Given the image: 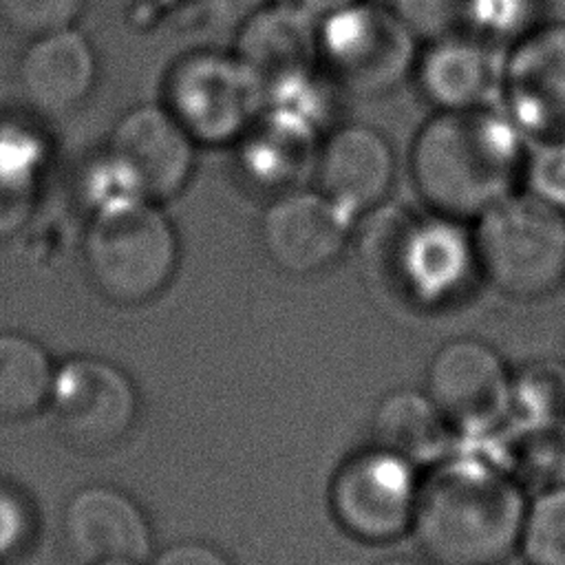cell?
<instances>
[{"label": "cell", "mask_w": 565, "mask_h": 565, "mask_svg": "<svg viewBox=\"0 0 565 565\" xmlns=\"http://www.w3.org/2000/svg\"><path fill=\"white\" fill-rule=\"evenodd\" d=\"M525 139L505 110H435L411 141L413 185L430 212L477 218L523 183Z\"/></svg>", "instance_id": "6da1fadb"}, {"label": "cell", "mask_w": 565, "mask_h": 565, "mask_svg": "<svg viewBox=\"0 0 565 565\" xmlns=\"http://www.w3.org/2000/svg\"><path fill=\"white\" fill-rule=\"evenodd\" d=\"M525 508L501 461L446 455L419 481L411 530L433 565H499L519 550Z\"/></svg>", "instance_id": "7a4b0ae2"}, {"label": "cell", "mask_w": 565, "mask_h": 565, "mask_svg": "<svg viewBox=\"0 0 565 565\" xmlns=\"http://www.w3.org/2000/svg\"><path fill=\"white\" fill-rule=\"evenodd\" d=\"M360 218L364 260L382 285L413 305H446L479 267L472 232L457 218L437 212L417 216L386 203Z\"/></svg>", "instance_id": "3957f363"}, {"label": "cell", "mask_w": 565, "mask_h": 565, "mask_svg": "<svg viewBox=\"0 0 565 565\" xmlns=\"http://www.w3.org/2000/svg\"><path fill=\"white\" fill-rule=\"evenodd\" d=\"M179 238L159 203L126 199L93 212L84 265L95 289L117 305H141L174 276Z\"/></svg>", "instance_id": "277c9868"}, {"label": "cell", "mask_w": 565, "mask_h": 565, "mask_svg": "<svg viewBox=\"0 0 565 565\" xmlns=\"http://www.w3.org/2000/svg\"><path fill=\"white\" fill-rule=\"evenodd\" d=\"M472 238L479 269L514 300L545 298L565 282V212L527 190L477 216Z\"/></svg>", "instance_id": "5b68a950"}, {"label": "cell", "mask_w": 565, "mask_h": 565, "mask_svg": "<svg viewBox=\"0 0 565 565\" xmlns=\"http://www.w3.org/2000/svg\"><path fill=\"white\" fill-rule=\"evenodd\" d=\"M417 53V38L391 4L358 0L318 18L320 68L344 93L393 90L413 75Z\"/></svg>", "instance_id": "8992f818"}, {"label": "cell", "mask_w": 565, "mask_h": 565, "mask_svg": "<svg viewBox=\"0 0 565 565\" xmlns=\"http://www.w3.org/2000/svg\"><path fill=\"white\" fill-rule=\"evenodd\" d=\"M161 104L196 146H234L265 106L260 84L234 51L201 46L166 71Z\"/></svg>", "instance_id": "52a82bcc"}, {"label": "cell", "mask_w": 565, "mask_h": 565, "mask_svg": "<svg viewBox=\"0 0 565 565\" xmlns=\"http://www.w3.org/2000/svg\"><path fill=\"white\" fill-rule=\"evenodd\" d=\"M419 479L406 459L371 446L349 455L329 483L338 525L358 541L386 543L413 527Z\"/></svg>", "instance_id": "ba28073f"}, {"label": "cell", "mask_w": 565, "mask_h": 565, "mask_svg": "<svg viewBox=\"0 0 565 565\" xmlns=\"http://www.w3.org/2000/svg\"><path fill=\"white\" fill-rule=\"evenodd\" d=\"M49 404L60 433L79 450L102 452L117 446L135 426L139 397L117 364L75 355L53 371Z\"/></svg>", "instance_id": "9c48e42d"}, {"label": "cell", "mask_w": 565, "mask_h": 565, "mask_svg": "<svg viewBox=\"0 0 565 565\" xmlns=\"http://www.w3.org/2000/svg\"><path fill=\"white\" fill-rule=\"evenodd\" d=\"M426 393L452 428L488 435L510 417L512 375L490 344L457 338L430 358Z\"/></svg>", "instance_id": "30bf717a"}, {"label": "cell", "mask_w": 565, "mask_h": 565, "mask_svg": "<svg viewBox=\"0 0 565 565\" xmlns=\"http://www.w3.org/2000/svg\"><path fill=\"white\" fill-rule=\"evenodd\" d=\"M355 216L318 188H291L267 203L258 225L265 256L289 276H313L331 267L355 232Z\"/></svg>", "instance_id": "8fae6325"}, {"label": "cell", "mask_w": 565, "mask_h": 565, "mask_svg": "<svg viewBox=\"0 0 565 565\" xmlns=\"http://www.w3.org/2000/svg\"><path fill=\"white\" fill-rule=\"evenodd\" d=\"M499 97L527 139L565 137V22L536 24L510 44Z\"/></svg>", "instance_id": "7c38bea8"}, {"label": "cell", "mask_w": 565, "mask_h": 565, "mask_svg": "<svg viewBox=\"0 0 565 565\" xmlns=\"http://www.w3.org/2000/svg\"><path fill=\"white\" fill-rule=\"evenodd\" d=\"M236 57L260 84L265 104L285 97L322 73L318 18L294 2H265L236 31Z\"/></svg>", "instance_id": "4fadbf2b"}, {"label": "cell", "mask_w": 565, "mask_h": 565, "mask_svg": "<svg viewBox=\"0 0 565 565\" xmlns=\"http://www.w3.org/2000/svg\"><path fill=\"white\" fill-rule=\"evenodd\" d=\"M196 148V141L161 102L126 110L108 139V154L137 192L154 203L185 190L194 174Z\"/></svg>", "instance_id": "5bb4252c"}, {"label": "cell", "mask_w": 565, "mask_h": 565, "mask_svg": "<svg viewBox=\"0 0 565 565\" xmlns=\"http://www.w3.org/2000/svg\"><path fill=\"white\" fill-rule=\"evenodd\" d=\"M397 174L388 137L369 124H340L324 132L316 159V188L360 218L386 203Z\"/></svg>", "instance_id": "9a60e30c"}, {"label": "cell", "mask_w": 565, "mask_h": 565, "mask_svg": "<svg viewBox=\"0 0 565 565\" xmlns=\"http://www.w3.org/2000/svg\"><path fill=\"white\" fill-rule=\"evenodd\" d=\"M64 541L84 565L146 563L152 545L150 523L139 503L113 486L79 488L66 503Z\"/></svg>", "instance_id": "2e32d148"}, {"label": "cell", "mask_w": 565, "mask_h": 565, "mask_svg": "<svg viewBox=\"0 0 565 565\" xmlns=\"http://www.w3.org/2000/svg\"><path fill=\"white\" fill-rule=\"evenodd\" d=\"M503 53L472 33L430 40L417 53L411 77L435 110L483 108L501 93Z\"/></svg>", "instance_id": "e0dca14e"}, {"label": "cell", "mask_w": 565, "mask_h": 565, "mask_svg": "<svg viewBox=\"0 0 565 565\" xmlns=\"http://www.w3.org/2000/svg\"><path fill=\"white\" fill-rule=\"evenodd\" d=\"M322 137L313 119L280 106H263L234 143L238 168L256 188L280 194L298 188L305 172L316 170Z\"/></svg>", "instance_id": "ac0fdd59"}, {"label": "cell", "mask_w": 565, "mask_h": 565, "mask_svg": "<svg viewBox=\"0 0 565 565\" xmlns=\"http://www.w3.org/2000/svg\"><path fill=\"white\" fill-rule=\"evenodd\" d=\"M97 62L88 38L66 26L33 38L20 60V86L29 104L62 115L79 106L95 84Z\"/></svg>", "instance_id": "d6986e66"}, {"label": "cell", "mask_w": 565, "mask_h": 565, "mask_svg": "<svg viewBox=\"0 0 565 565\" xmlns=\"http://www.w3.org/2000/svg\"><path fill=\"white\" fill-rule=\"evenodd\" d=\"M450 424L428 393L395 388L386 393L373 413V446L384 448L408 463L433 466L448 455Z\"/></svg>", "instance_id": "ffe728a7"}, {"label": "cell", "mask_w": 565, "mask_h": 565, "mask_svg": "<svg viewBox=\"0 0 565 565\" xmlns=\"http://www.w3.org/2000/svg\"><path fill=\"white\" fill-rule=\"evenodd\" d=\"M501 466L519 481L547 490L565 483V413L514 419L503 435Z\"/></svg>", "instance_id": "44dd1931"}, {"label": "cell", "mask_w": 565, "mask_h": 565, "mask_svg": "<svg viewBox=\"0 0 565 565\" xmlns=\"http://www.w3.org/2000/svg\"><path fill=\"white\" fill-rule=\"evenodd\" d=\"M53 366L33 338L0 333V422L31 417L49 404Z\"/></svg>", "instance_id": "7402d4cb"}, {"label": "cell", "mask_w": 565, "mask_h": 565, "mask_svg": "<svg viewBox=\"0 0 565 565\" xmlns=\"http://www.w3.org/2000/svg\"><path fill=\"white\" fill-rule=\"evenodd\" d=\"M40 143L20 130L0 132V227L15 223L26 210L40 174Z\"/></svg>", "instance_id": "603a6c76"}, {"label": "cell", "mask_w": 565, "mask_h": 565, "mask_svg": "<svg viewBox=\"0 0 565 565\" xmlns=\"http://www.w3.org/2000/svg\"><path fill=\"white\" fill-rule=\"evenodd\" d=\"M519 552L527 565H565V483L541 490L525 508Z\"/></svg>", "instance_id": "cb8c5ba5"}, {"label": "cell", "mask_w": 565, "mask_h": 565, "mask_svg": "<svg viewBox=\"0 0 565 565\" xmlns=\"http://www.w3.org/2000/svg\"><path fill=\"white\" fill-rule=\"evenodd\" d=\"M479 0H391V9L417 40L475 35Z\"/></svg>", "instance_id": "d4e9b609"}, {"label": "cell", "mask_w": 565, "mask_h": 565, "mask_svg": "<svg viewBox=\"0 0 565 565\" xmlns=\"http://www.w3.org/2000/svg\"><path fill=\"white\" fill-rule=\"evenodd\" d=\"M565 413V386L552 366L534 364L512 377V406L508 419H532Z\"/></svg>", "instance_id": "484cf974"}, {"label": "cell", "mask_w": 565, "mask_h": 565, "mask_svg": "<svg viewBox=\"0 0 565 565\" xmlns=\"http://www.w3.org/2000/svg\"><path fill=\"white\" fill-rule=\"evenodd\" d=\"M523 188L565 212V137L536 139L527 148Z\"/></svg>", "instance_id": "4316f807"}, {"label": "cell", "mask_w": 565, "mask_h": 565, "mask_svg": "<svg viewBox=\"0 0 565 565\" xmlns=\"http://www.w3.org/2000/svg\"><path fill=\"white\" fill-rule=\"evenodd\" d=\"M79 11L82 0H0V20L31 40L73 26Z\"/></svg>", "instance_id": "83f0119b"}, {"label": "cell", "mask_w": 565, "mask_h": 565, "mask_svg": "<svg viewBox=\"0 0 565 565\" xmlns=\"http://www.w3.org/2000/svg\"><path fill=\"white\" fill-rule=\"evenodd\" d=\"M33 532V514L24 494L0 481V561L18 554Z\"/></svg>", "instance_id": "f1b7e54d"}, {"label": "cell", "mask_w": 565, "mask_h": 565, "mask_svg": "<svg viewBox=\"0 0 565 565\" xmlns=\"http://www.w3.org/2000/svg\"><path fill=\"white\" fill-rule=\"evenodd\" d=\"M183 2L203 24L236 31L267 0H183Z\"/></svg>", "instance_id": "f546056e"}, {"label": "cell", "mask_w": 565, "mask_h": 565, "mask_svg": "<svg viewBox=\"0 0 565 565\" xmlns=\"http://www.w3.org/2000/svg\"><path fill=\"white\" fill-rule=\"evenodd\" d=\"M150 565H232L230 558L205 541H179L161 550Z\"/></svg>", "instance_id": "4dcf8cb0"}, {"label": "cell", "mask_w": 565, "mask_h": 565, "mask_svg": "<svg viewBox=\"0 0 565 565\" xmlns=\"http://www.w3.org/2000/svg\"><path fill=\"white\" fill-rule=\"evenodd\" d=\"M289 2L298 4L300 9H305L307 13H311L316 18H322V15H327V13L335 11V9H342L347 4H353L358 0H289Z\"/></svg>", "instance_id": "1f68e13d"}, {"label": "cell", "mask_w": 565, "mask_h": 565, "mask_svg": "<svg viewBox=\"0 0 565 565\" xmlns=\"http://www.w3.org/2000/svg\"><path fill=\"white\" fill-rule=\"evenodd\" d=\"M377 565H433V563L428 558L419 561V558H413V556H393V558L380 561Z\"/></svg>", "instance_id": "d6a6232c"}, {"label": "cell", "mask_w": 565, "mask_h": 565, "mask_svg": "<svg viewBox=\"0 0 565 565\" xmlns=\"http://www.w3.org/2000/svg\"><path fill=\"white\" fill-rule=\"evenodd\" d=\"M97 565H146V563H135V561H110V563H97Z\"/></svg>", "instance_id": "836d02e7"}, {"label": "cell", "mask_w": 565, "mask_h": 565, "mask_svg": "<svg viewBox=\"0 0 565 565\" xmlns=\"http://www.w3.org/2000/svg\"><path fill=\"white\" fill-rule=\"evenodd\" d=\"M563 360H565V338H563Z\"/></svg>", "instance_id": "e575fe53"}]
</instances>
